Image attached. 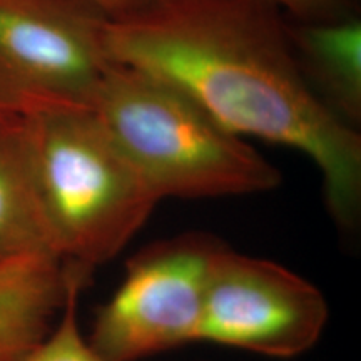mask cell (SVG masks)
<instances>
[{"mask_svg": "<svg viewBox=\"0 0 361 361\" xmlns=\"http://www.w3.org/2000/svg\"><path fill=\"white\" fill-rule=\"evenodd\" d=\"M111 62L164 79L231 133L296 149L322 171L331 218L361 207V137L306 82L268 0H149L109 19Z\"/></svg>", "mask_w": 361, "mask_h": 361, "instance_id": "cell-1", "label": "cell"}, {"mask_svg": "<svg viewBox=\"0 0 361 361\" xmlns=\"http://www.w3.org/2000/svg\"><path fill=\"white\" fill-rule=\"evenodd\" d=\"M92 111L159 201L245 196L281 184L278 168L241 135L144 71L112 62Z\"/></svg>", "mask_w": 361, "mask_h": 361, "instance_id": "cell-2", "label": "cell"}, {"mask_svg": "<svg viewBox=\"0 0 361 361\" xmlns=\"http://www.w3.org/2000/svg\"><path fill=\"white\" fill-rule=\"evenodd\" d=\"M57 258L92 271L116 258L159 200L92 109L17 116Z\"/></svg>", "mask_w": 361, "mask_h": 361, "instance_id": "cell-3", "label": "cell"}, {"mask_svg": "<svg viewBox=\"0 0 361 361\" xmlns=\"http://www.w3.org/2000/svg\"><path fill=\"white\" fill-rule=\"evenodd\" d=\"M107 20L89 0H0V114L94 109Z\"/></svg>", "mask_w": 361, "mask_h": 361, "instance_id": "cell-4", "label": "cell"}, {"mask_svg": "<svg viewBox=\"0 0 361 361\" xmlns=\"http://www.w3.org/2000/svg\"><path fill=\"white\" fill-rule=\"evenodd\" d=\"M224 247L211 234L191 231L139 250L114 296L97 310L89 345L106 361H137L196 341L207 284Z\"/></svg>", "mask_w": 361, "mask_h": 361, "instance_id": "cell-5", "label": "cell"}, {"mask_svg": "<svg viewBox=\"0 0 361 361\" xmlns=\"http://www.w3.org/2000/svg\"><path fill=\"white\" fill-rule=\"evenodd\" d=\"M328 318L326 298L308 279L226 246L207 284L196 341L293 358L313 348Z\"/></svg>", "mask_w": 361, "mask_h": 361, "instance_id": "cell-6", "label": "cell"}, {"mask_svg": "<svg viewBox=\"0 0 361 361\" xmlns=\"http://www.w3.org/2000/svg\"><path fill=\"white\" fill-rule=\"evenodd\" d=\"M286 35L301 74L324 106L350 124L361 121V22H286Z\"/></svg>", "mask_w": 361, "mask_h": 361, "instance_id": "cell-7", "label": "cell"}, {"mask_svg": "<svg viewBox=\"0 0 361 361\" xmlns=\"http://www.w3.org/2000/svg\"><path fill=\"white\" fill-rule=\"evenodd\" d=\"M71 269L51 256L0 264V350L25 356L56 324Z\"/></svg>", "mask_w": 361, "mask_h": 361, "instance_id": "cell-8", "label": "cell"}, {"mask_svg": "<svg viewBox=\"0 0 361 361\" xmlns=\"http://www.w3.org/2000/svg\"><path fill=\"white\" fill-rule=\"evenodd\" d=\"M25 256L59 259L39 201L19 119L0 114V264Z\"/></svg>", "mask_w": 361, "mask_h": 361, "instance_id": "cell-9", "label": "cell"}, {"mask_svg": "<svg viewBox=\"0 0 361 361\" xmlns=\"http://www.w3.org/2000/svg\"><path fill=\"white\" fill-rule=\"evenodd\" d=\"M71 266V264H67ZM92 271L71 266L67 296L49 335L20 361H106L89 345L79 326V298Z\"/></svg>", "mask_w": 361, "mask_h": 361, "instance_id": "cell-10", "label": "cell"}, {"mask_svg": "<svg viewBox=\"0 0 361 361\" xmlns=\"http://www.w3.org/2000/svg\"><path fill=\"white\" fill-rule=\"evenodd\" d=\"M278 8L293 13L296 20H333L351 16L353 0H268Z\"/></svg>", "mask_w": 361, "mask_h": 361, "instance_id": "cell-11", "label": "cell"}, {"mask_svg": "<svg viewBox=\"0 0 361 361\" xmlns=\"http://www.w3.org/2000/svg\"><path fill=\"white\" fill-rule=\"evenodd\" d=\"M89 2L101 8L109 19H116V17L128 16V13L137 11L149 0H89Z\"/></svg>", "mask_w": 361, "mask_h": 361, "instance_id": "cell-12", "label": "cell"}, {"mask_svg": "<svg viewBox=\"0 0 361 361\" xmlns=\"http://www.w3.org/2000/svg\"><path fill=\"white\" fill-rule=\"evenodd\" d=\"M24 356L16 355V353H8V351H2L0 350V361H20Z\"/></svg>", "mask_w": 361, "mask_h": 361, "instance_id": "cell-13", "label": "cell"}]
</instances>
